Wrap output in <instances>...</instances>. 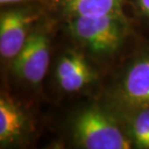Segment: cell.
<instances>
[{
  "label": "cell",
  "mask_w": 149,
  "mask_h": 149,
  "mask_svg": "<svg viewBox=\"0 0 149 149\" xmlns=\"http://www.w3.org/2000/svg\"><path fill=\"white\" fill-rule=\"evenodd\" d=\"M136 14L149 20V0H132Z\"/></svg>",
  "instance_id": "11"
},
{
  "label": "cell",
  "mask_w": 149,
  "mask_h": 149,
  "mask_svg": "<svg viewBox=\"0 0 149 149\" xmlns=\"http://www.w3.org/2000/svg\"><path fill=\"white\" fill-rule=\"evenodd\" d=\"M31 4V3H38L47 6L59 4V0H0V4L3 5H17V4Z\"/></svg>",
  "instance_id": "10"
},
{
  "label": "cell",
  "mask_w": 149,
  "mask_h": 149,
  "mask_svg": "<svg viewBox=\"0 0 149 149\" xmlns=\"http://www.w3.org/2000/svg\"><path fill=\"white\" fill-rule=\"evenodd\" d=\"M115 96L123 111L149 107V49L136 56L124 70Z\"/></svg>",
  "instance_id": "5"
},
{
  "label": "cell",
  "mask_w": 149,
  "mask_h": 149,
  "mask_svg": "<svg viewBox=\"0 0 149 149\" xmlns=\"http://www.w3.org/2000/svg\"><path fill=\"white\" fill-rule=\"evenodd\" d=\"M50 59V37L43 26L34 27L24 46L12 61V71L19 80L37 86L44 79Z\"/></svg>",
  "instance_id": "3"
},
{
  "label": "cell",
  "mask_w": 149,
  "mask_h": 149,
  "mask_svg": "<svg viewBox=\"0 0 149 149\" xmlns=\"http://www.w3.org/2000/svg\"><path fill=\"white\" fill-rule=\"evenodd\" d=\"M73 141L84 149L132 148L123 123L112 112L99 106L80 109L71 122Z\"/></svg>",
  "instance_id": "2"
},
{
  "label": "cell",
  "mask_w": 149,
  "mask_h": 149,
  "mask_svg": "<svg viewBox=\"0 0 149 149\" xmlns=\"http://www.w3.org/2000/svg\"><path fill=\"white\" fill-rule=\"evenodd\" d=\"M30 127L23 109L6 95L0 98V144L1 147L19 144L26 138Z\"/></svg>",
  "instance_id": "7"
},
{
  "label": "cell",
  "mask_w": 149,
  "mask_h": 149,
  "mask_svg": "<svg viewBox=\"0 0 149 149\" xmlns=\"http://www.w3.org/2000/svg\"><path fill=\"white\" fill-rule=\"evenodd\" d=\"M40 19V11L28 7H14L0 17V54L2 60L13 61L24 46Z\"/></svg>",
  "instance_id": "4"
},
{
  "label": "cell",
  "mask_w": 149,
  "mask_h": 149,
  "mask_svg": "<svg viewBox=\"0 0 149 149\" xmlns=\"http://www.w3.org/2000/svg\"><path fill=\"white\" fill-rule=\"evenodd\" d=\"M70 36L80 47L97 57L113 55L123 46L129 24L123 13L102 17H67Z\"/></svg>",
  "instance_id": "1"
},
{
  "label": "cell",
  "mask_w": 149,
  "mask_h": 149,
  "mask_svg": "<svg viewBox=\"0 0 149 149\" xmlns=\"http://www.w3.org/2000/svg\"><path fill=\"white\" fill-rule=\"evenodd\" d=\"M55 77L63 91L77 92L93 81L95 73L81 53L70 50L59 58Z\"/></svg>",
  "instance_id": "6"
},
{
  "label": "cell",
  "mask_w": 149,
  "mask_h": 149,
  "mask_svg": "<svg viewBox=\"0 0 149 149\" xmlns=\"http://www.w3.org/2000/svg\"><path fill=\"white\" fill-rule=\"evenodd\" d=\"M67 17H102L122 14L123 0H59Z\"/></svg>",
  "instance_id": "8"
},
{
  "label": "cell",
  "mask_w": 149,
  "mask_h": 149,
  "mask_svg": "<svg viewBox=\"0 0 149 149\" xmlns=\"http://www.w3.org/2000/svg\"><path fill=\"white\" fill-rule=\"evenodd\" d=\"M123 111L122 123L133 147L149 149V107Z\"/></svg>",
  "instance_id": "9"
}]
</instances>
